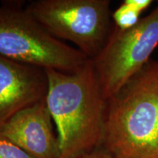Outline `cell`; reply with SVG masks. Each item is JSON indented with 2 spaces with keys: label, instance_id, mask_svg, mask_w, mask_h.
<instances>
[{
  "label": "cell",
  "instance_id": "obj_1",
  "mask_svg": "<svg viewBox=\"0 0 158 158\" xmlns=\"http://www.w3.org/2000/svg\"><path fill=\"white\" fill-rule=\"evenodd\" d=\"M45 70V102L56 126L59 158H75L100 147L106 100L92 59L72 73Z\"/></svg>",
  "mask_w": 158,
  "mask_h": 158
},
{
  "label": "cell",
  "instance_id": "obj_2",
  "mask_svg": "<svg viewBox=\"0 0 158 158\" xmlns=\"http://www.w3.org/2000/svg\"><path fill=\"white\" fill-rule=\"evenodd\" d=\"M101 146L114 158H158V62L106 100Z\"/></svg>",
  "mask_w": 158,
  "mask_h": 158
},
{
  "label": "cell",
  "instance_id": "obj_3",
  "mask_svg": "<svg viewBox=\"0 0 158 158\" xmlns=\"http://www.w3.org/2000/svg\"><path fill=\"white\" fill-rule=\"evenodd\" d=\"M0 54L43 69L72 73L87 58L52 36L23 7L21 2H4L0 7Z\"/></svg>",
  "mask_w": 158,
  "mask_h": 158
},
{
  "label": "cell",
  "instance_id": "obj_4",
  "mask_svg": "<svg viewBox=\"0 0 158 158\" xmlns=\"http://www.w3.org/2000/svg\"><path fill=\"white\" fill-rule=\"evenodd\" d=\"M110 5L108 0H37L25 8L49 34L74 43L92 59L111 31Z\"/></svg>",
  "mask_w": 158,
  "mask_h": 158
},
{
  "label": "cell",
  "instance_id": "obj_5",
  "mask_svg": "<svg viewBox=\"0 0 158 158\" xmlns=\"http://www.w3.org/2000/svg\"><path fill=\"white\" fill-rule=\"evenodd\" d=\"M157 45L158 5L132 28L114 26L103 48L92 59L105 100L147 65Z\"/></svg>",
  "mask_w": 158,
  "mask_h": 158
},
{
  "label": "cell",
  "instance_id": "obj_6",
  "mask_svg": "<svg viewBox=\"0 0 158 158\" xmlns=\"http://www.w3.org/2000/svg\"><path fill=\"white\" fill-rule=\"evenodd\" d=\"M48 88L45 69L0 54V130L15 114L45 100Z\"/></svg>",
  "mask_w": 158,
  "mask_h": 158
},
{
  "label": "cell",
  "instance_id": "obj_7",
  "mask_svg": "<svg viewBox=\"0 0 158 158\" xmlns=\"http://www.w3.org/2000/svg\"><path fill=\"white\" fill-rule=\"evenodd\" d=\"M45 100L21 110L0 130V135L34 158H59V143Z\"/></svg>",
  "mask_w": 158,
  "mask_h": 158
},
{
  "label": "cell",
  "instance_id": "obj_8",
  "mask_svg": "<svg viewBox=\"0 0 158 158\" xmlns=\"http://www.w3.org/2000/svg\"><path fill=\"white\" fill-rule=\"evenodd\" d=\"M142 12L132 5L128 0H124L112 14L115 26L122 30H127L135 26L140 21Z\"/></svg>",
  "mask_w": 158,
  "mask_h": 158
},
{
  "label": "cell",
  "instance_id": "obj_9",
  "mask_svg": "<svg viewBox=\"0 0 158 158\" xmlns=\"http://www.w3.org/2000/svg\"><path fill=\"white\" fill-rule=\"evenodd\" d=\"M0 158H34L10 140L0 135Z\"/></svg>",
  "mask_w": 158,
  "mask_h": 158
},
{
  "label": "cell",
  "instance_id": "obj_10",
  "mask_svg": "<svg viewBox=\"0 0 158 158\" xmlns=\"http://www.w3.org/2000/svg\"><path fill=\"white\" fill-rule=\"evenodd\" d=\"M75 158H114V156L108 152L102 146L99 147L92 151L89 152L87 153L83 154Z\"/></svg>",
  "mask_w": 158,
  "mask_h": 158
}]
</instances>
